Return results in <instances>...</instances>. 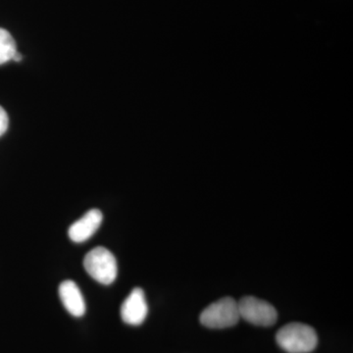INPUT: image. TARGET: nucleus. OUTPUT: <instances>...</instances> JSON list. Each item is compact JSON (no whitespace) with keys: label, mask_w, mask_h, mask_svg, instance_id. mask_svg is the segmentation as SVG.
Instances as JSON below:
<instances>
[{"label":"nucleus","mask_w":353,"mask_h":353,"mask_svg":"<svg viewBox=\"0 0 353 353\" xmlns=\"http://www.w3.org/2000/svg\"><path fill=\"white\" fill-rule=\"evenodd\" d=\"M279 347L288 353H310L317 347L315 330L303 323H290L276 334Z\"/></svg>","instance_id":"1"},{"label":"nucleus","mask_w":353,"mask_h":353,"mask_svg":"<svg viewBox=\"0 0 353 353\" xmlns=\"http://www.w3.org/2000/svg\"><path fill=\"white\" fill-rule=\"evenodd\" d=\"M83 267L88 275L99 284H113L117 278V260L112 252L102 246L94 248L85 255Z\"/></svg>","instance_id":"2"},{"label":"nucleus","mask_w":353,"mask_h":353,"mask_svg":"<svg viewBox=\"0 0 353 353\" xmlns=\"http://www.w3.org/2000/svg\"><path fill=\"white\" fill-rule=\"evenodd\" d=\"M238 303L233 297H223L202 311L199 320L210 329H225L238 324L240 320Z\"/></svg>","instance_id":"3"},{"label":"nucleus","mask_w":353,"mask_h":353,"mask_svg":"<svg viewBox=\"0 0 353 353\" xmlns=\"http://www.w3.org/2000/svg\"><path fill=\"white\" fill-rule=\"evenodd\" d=\"M238 305L241 318L255 326L269 327L277 322V310L272 304L257 297H243Z\"/></svg>","instance_id":"4"},{"label":"nucleus","mask_w":353,"mask_h":353,"mask_svg":"<svg viewBox=\"0 0 353 353\" xmlns=\"http://www.w3.org/2000/svg\"><path fill=\"white\" fill-rule=\"evenodd\" d=\"M121 318L123 321L132 326H139L145 322L148 313L145 292L139 288L132 290L121 306Z\"/></svg>","instance_id":"5"},{"label":"nucleus","mask_w":353,"mask_h":353,"mask_svg":"<svg viewBox=\"0 0 353 353\" xmlns=\"http://www.w3.org/2000/svg\"><path fill=\"white\" fill-rule=\"evenodd\" d=\"M103 215L99 209L88 211L81 219L69 228L70 240L76 243H83L90 240L101 227Z\"/></svg>","instance_id":"6"},{"label":"nucleus","mask_w":353,"mask_h":353,"mask_svg":"<svg viewBox=\"0 0 353 353\" xmlns=\"http://www.w3.org/2000/svg\"><path fill=\"white\" fill-rule=\"evenodd\" d=\"M60 299L63 303L64 307L68 311L70 314L74 317H82L85 315V301L83 299L82 292L79 289L75 282L73 281H65L59 285Z\"/></svg>","instance_id":"7"},{"label":"nucleus","mask_w":353,"mask_h":353,"mask_svg":"<svg viewBox=\"0 0 353 353\" xmlns=\"http://www.w3.org/2000/svg\"><path fill=\"white\" fill-rule=\"evenodd\" d=\"M16 52L17 48L13 37L6 29L0 28V65L12 60Z\"/></svg>","instance_id":"8"},{"label":"nucleus","mask_w":353,"mask_h":353,"mask_svg":"<svg viewBox=\"0 0 353 353\" xmlns=\"http://www.w3.org/2000/svg\"><path fill=\"white\" fill-rule=\"evenodd\" d=\"M9 126V118L6 111L0 106V137L6 134Z\"/></svg>","instance_id":"9"},{"label":"nucleus","mask_w":353,"mask_h":353,"mask_svg":"<svg viewBox=\"0 0 353 353\" xmlns=\"http://www.w3.org/2000/svg\"><path fill=\"white\" fill-rule=\"evenodd\" d=\"M22 54H21V53L18 52L17 51V52L15 53V55H14L12 60H15V61L20 62L21 60H22Z\"/></svg>","instance_id":"10"}]
</instances>
